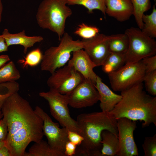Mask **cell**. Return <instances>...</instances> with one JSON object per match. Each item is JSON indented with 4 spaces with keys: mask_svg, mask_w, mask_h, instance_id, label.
<instances>
[{
    "mask_svg": "<svg viewBox=\"0 0 156 156\" xmlns=\"http://www.w3.org/2000/svg\"><path fill=\"white\" fill-rule=\"evenodd\" d=\"M34 110L43 120V133L47 138L48 144L52 148L64 154L65 145L68 141V130L65 127L60 128L58 123L53 122L40 107L36 106Z\"/></svg>",
    "mask_w": 156,
    "mask_h": 156,
    "instance_id": "cell-10",
    "label": "cell"
},
{
    "mask_svg": "<svg viewBox=\"0 0 156 156\" xmlns=\"http://www.w3.org/2000/svg\"><path fill=\"white\" fill-rule=\"evenodd\" d=\"M77 145L68 141L66 143L64 151L66 156H73L75 155Z\"/></svg>",
    "mask_w": 156,
    "mask_h": 156,
    "instance_id": "cell-34",
    "label": "cell"
},
{
    "mask_svg": "<svg viewBox=\"0 0 156 156\" xmlns=\"http://www.w3.org/2000/svg\"><path fill=\"white\" fill-rule=\"evenodd\" d=\"M10 60L9 56L7 55H0V68Z\"/></svg>",
    "mask_w": 156,
    "mask_h": 156,
    "instance_id": "cell-37",
    "label": "cell"
},
{
    "mask_svg": "<svg viewBox=\"0 0 156 156\" xmlns=\"http://www.w3.org/2000/svg\"><path fill=\"white\" fill-rule=\"evenodd\" d=\"M143 25L141 30L148 36L154 38L156 37V3L153 6L151 13L149 15L144 14L142 17Z\"/></svg>",
    "mask_w": 156,
    "mask_h": 156,
    "instance_id": "cell-23",
    "label": "cell"
},
{
    "mask_svg": "<svg viewBox=\"0 0 156 156\" xmlns=\"http://www.w3.org/2000/svg\"><path fill=\"white\" fill-rule=\"evenodd\" d=\"M84 140L75 155L101 156V134L109 131L118 137L117 119L109 112L101 111L78 115L76 120Z\"/></svg>",
    "mask_w": 156,
    "mask_h": 156,
    "instance_id": "cell-3",
    "label": "cell"
},
{
    "mask_svg": "<svg viewBox=\"0 0 156 156\" xmlns=\"http://www.w3.org/2000/svg\"><path fill=\"white\" fill-rule=\"evenodd\" d=\"M105 3L106 14L119 22L127 21L133 15L131 0H105Z\"/></svg>",
    "mask_w": 156,
    "mask_h": 156,
    "instance_id": "cell-15",
    "label": "cell"
},
{
    "mask_svg": "<svg viewBox=\"0 0 156 156\" xmlns=\"http://www.w3.org/2000/svg\"><path fill=\"white\" fill-rule=\"evenodd\" d=\"M1 110L8 128L5 145L12 156H24L30 142L42 139V118L18 92L5 100Z\"/></svg>",
    "mask_w": 156,
    "mask_h": 156,
    "instance_id": "cell-1",
    "label": "cell"
},
{
    "mask_svg": "<svg viewBox=\"0 0 156 156\" xmlns=\"http://www.w3.org/2000/svg\"><path fill=\"white\" fill-rule=\"evenodd\" d=\"M3 10V6L1 0H0V23L2 20V15Z\"/></svg>",
    "mask_w": 156,
    "mask_h": 156,
    "instance_id": "cell-38",
    "label": "cell"
},
{
    "mask_svg": "<svg viewBox=\"0 0 156 156\" xmlns=\"http://www.w3.org/2000/svg\"><path fill=\"white\" fill-rule=\"evenodd\" d=\"M125 55L110 52L101 66L103 71L109 74L123 66L125 64Z\"/></svg>",
    "mask_w": 156,
    "mask_h": 156,
    "instance_id": "cell-21",
    "label": "cell"
},
{
    "mask_svg": "<svg viewBox=\"0 0 156 156\" xmlns=\"http://www.w3.org/2000/svg\"><path fill=\"white\" fill-rule=\"evenodd\" d=\"M101 137V156H116L119 149L118 137L107 130L102 131Z\"/></svg>",
    "mask_w": 156,
    "mask_h": 156,
    "instance_id": "cell-18",
    "label": "cell"
},
{
    "mask_svg": "<svg viewBox=\"0 0 156 156\" xmlns=\"http://www.w3.org/2000/svg\"><path fill=\"white\" fill-rule=\"evenodd\" d=\"M8 128L6 122L3 118L0 120V140L5 141L8 134Z\"/></svg>",
    "mask_w": 156,
    "mask_h": 156,
    "instance_id": "cell-33",
    "label": "cell"
},
{
    "mask_svg": "<svg viewBox=\"0 0 156 156\" xmlns=\"http://www.w3.org/2000/svg\"><path fill=\"white\" fill-rule=\"evenodd\" d=\"M20 77V72L13 61H10L0 68V84L16 81Z\"/></svg>",
    "mask_w": 156,
    "mask_h": 156,
    "instance_id": "cell-22",
    "label": "cell"
},
{
    "mask_svg": "<svg viewBox=\"0 0 156 156\" xmlns=\"http://www.w3.org/2000/svg\"><path fill=\"white\" fill-rule=\"evenodd\" d=\"M73 56L68 65L73 67L85 79L91 80L95 84L97 75L93 70L96 65L83 49L73 52Z\"/></svg>",
    "mask_w": 156,
    "mask_h": 156,
    "instance_id": "cell-14",
    "label": "cell"
},
{
    "mask_svg": "<svg viewBox=\"0 0 156 156\" xmlns=\"http://www.w3.org/2000/svg\"><path fill=\"white\" fill-rule=\"evenodd\" d=\"M67 94L69 105L76 109L92 106L99 99V95L95 84L91 80L85 78Z\"/></svg>",
    "mask_w": 156,
    "mask_h": 156,
    "instance_id": "cell-12",
    "label": "cell"
},
{
    "mask_svg": "<svg viewBox=\"0 0 156 156\" xmlns=\"http://www.w3.org/2000/svg\"><path fill=\"white\" fill-rule=\"evenodd\" d=\"M56 47L47 49L43 55L41 69L51 74L64 65L70 60V54L76 50L83 49L81 40H74L67 33L65 32Z\"/></svg>",
    "mask_w": 156,
    "mask_h": 156,
    "instance_id": "cell-5",
    "label": "cell"
},
{
    "mask_svg": "<svg viewBox=\"0 0 156 156\" xmlns=\"http://www.w3.org/2000/svg\"><path fill=\"white\" fill-rule=\"evenodd\" d=\"M110 36L99 33L89 39H82L83 49L96 66H102L110 53L108 44Z\"/></svg>",
    "mask_w": 156,
    "mask_h": 156,
    "instance_id": "cell-13",
    "label": "cell"
},
{
    "mask_svg": "<svg viewBox=\"0 0 156 156\" xmlns=\"http://www.w3.org/2000/svg\"><path fill=\"white\" fill-rule=\"evenodd\" d=\"M145 74V66L141 60L133 63L125 64L108 75L113 90L121 92L143 82Z\"/></svg>",
    "mask_w": 156,
    "mask_h": 156,
    "instance_id": "cell-8",
    "label": "cell"
},
{
    "mask_svg": "<svg viewBox=\"0 0 156 156\" xmlns=\"http://www.w3.org/2000/svg\"><path fill=\"white\" fill-rule=\"evenodd\" d=\"M5 145V141L0 140V148Z\"/></svg>",
    "mask_w": 156,
    "mask_h": 156,
    "instance_id": "cell-39",
    "label": "cell"
},
{
    "mask_svg": "<svg viewBox=\"0 0 156 156\" xmlns=\"http://www.w3.org/2000/svg\"><path fill=\"white\" fill-rule=\"evenodd\" d=\"M39 95L47 101L51 115L62 126L66 128L68 131L80 134L81 130L77 121L70 116L67 94H62L55 90L50 89L47 92H40Z\"/></svg>",
    "mask_w": 156,
    "mask_h": 156,
    "instance_id": "cell-7",
    "label": "cell"
},
{
    "mask_svg": "<svg viewBox=\"0 0 156 156\" xmlns=\"http://www.w3.org/2000/svg\"><path fill=\"white\" fill-rule=\"evenodd\" d=\"M3 117V115L2 112L1 110H0V120Z\"/></svg>",
    "mask_w": 156,
    "mask_h": 156,
    "instance_id": "cell-40",
    "label": "cell"
},
{
    "mask_svg": "<svg viewBox=\"0 0 156 156\" xmlns=\"http://www.w3.org/2000/svg\"><path fill=\"white\" fill-rule=\"evenodd\" d=\"M134 9L133 15L138 28L142 29L143 22L142 17L151 7L150 0H131Z\"/></svg>",
    "mask_w": 156,
    "mask_h": 156,
    "instance_id": "cell-25",
    "label": "cell"
},
{
    "mask_svg": "<svg viewBox=\"0 0 156 156\" xmlns=\"http://www.w3.org/2000/svg\"><path fill=\"white\" fill-rule=\"evenodd\" d=\"M125 33L129 40L128 49L125 55V64L137 62L145 57L156 55V42L154 38L138 28L127 29Z\"/></svg>",
    "mask_w": 156,
    "mask_h": 156,
    "instance_id": "cell-6",
    "label": "cell"
},
{
    "mask_svg": "<svg viewBox=\"0 0 156 156\" xmlns=\"http://www.w3.org/2000/svg\"><path fill=\"white\" fill-rule=\"evenodd\" d=\"M42 56L40 49L37 48L29 53L24 59L19 60L18 62L23 68L35 66L41 62Z\"/></svg>",
    "mask_w": 156,
    "mask_h": 156,
    "instance_id": "cell-26",
    "label": "cell"
},
{
    "mask_svg": "<svg viewBox=\"0 0 156 156\" xmlns=\"http://www.w3.org/2000/svg\"><path fill=\"white\" fill-rule=\"evenodd\" d=\"M129 38L125 33L110 35L108 48L110 52L125 54L129 47Z\"/></svg>",
    "mask_w": 156,
    "mask_h": 156,
    "instance_id": "cell-20",
    "label": "cell"
},
{
    "mask_svg": "<svg viewBox=\"0 0 156 156\" xmlns=\"http://www.w3.org/2000/svg\"><path fill=\"white\" fill-rule=\"evenodd\" d=\"M95 86L99 95L101 109L102 111L110 112L120 101L122 96L114 92L98 75Z\"/></svg>",
    "mask_w": 156,
    "mask_h": 156,
    "instance_id": "cell-16",
    "label": "cell"
},
{
    "mask_svg": "<svg viewBox=\"0 0 156 156\" xmlns=\"http://www.w3.org/2000/svg\"><path fill=\"white\" fill-rule=\"evenodd\" d=\"M1 35L8 47L14 45L23 46L25 54L27 53L28 48L33 47L36 43L42 42L43 40V38L40 36H26L24 30L18 33L12 34L10 33L7 29H5Z\"/></svg>",
    "mask_w": 156,
    "mask_h": 156,
    "instance_id": "cell-17",
    "label": "cell"
},
{
    "mask_svg": "<svg viewBox=\"0 0 156 156\" xmlns=\"http://www.w3.org/2000/svg\"><path fill=\"white\" fill-rule=\"evenodd\" d=\"M0 156H12L10 150L5 145L0 148Z\"/></svg>",
    "mask_w": 156,
    "mask_h": 156,
    "instance_id": "cell-36",
    "label": "cell"
},
{
    "mask_svg": "<svg viewBox=\"0 0 156 156\" xmlns=\"http://www.w3.org/2000/svg\"><path fill=\"white\" fill-rule=\"evenodd\" d=\"M142 60L145 66L146 73L156 70V55L145 57Z\"/></svg>",
    "mask_w": 156,
    "mask_h": 156,
    "instance_id": "cell-31",
    "label": "cell"
},
{
    "mask_svg": "<svg viewBox=\"0 0 156 156\" xmlns=\"http://www.w3.org/2000/svg\"><path fill=\"white\" fill-rule=\"evenodd\" d=\"M67 0H43L36 15L40 27L55 33L59 41L64 33L66 19L72 14Z\"/></svg>",
    "mask_w": 156,
    "mask_h": 156,
    "instance_id": "cell-4",
    "label": "cell"
},
{
    "mask_svg": "<svg viewBox=\"0 0 156 156\" xmlns=\"http://www.w3.org/2000/svg\"><path fill=\"white\" fill-rule=\"evenodd\" d=\"M8 47L4 39L1 35H0V53L8 51Z\"/></svg>",
    "mask_w": 156,
    "mask_h": 156,
    "instance_id": "cell-35",
    "label": "cell"
},
{
    "mask_svg": "<svg viewBox=\"0 0 156 156\" xmlns=\"http://www.w3.org/2000/svg\"><path fill=\"white\" fill-rule=\"evenodd\" d=\"M68 141L78 146L81 145L84 140L83 137L79 133L69 130L68 132Z\"/></svg>",
    "mask_w": 156,
    "mask_h": 156,
    "instance_id": "cell-32",
    "label": "cell"
},
{
    "mask_svg": "<svg viewBox=\"0 0 156 156\" xmlns=\"http://www.w3.org/2000/svg\"><path fill=\"white\" fill-rule=\"evenodd\" d=\"M19 84L16 81L0 84V110L5 100L11 94L18 92Z\"/></svg>",
    "mask_w": 156,
    "mask_h": 156,
    "instance_id": "cell-27",
    "label": "cell"
},
{
    "mask_svg": "<svg viewBox=\"0 0 156 156\" xmlns=\"http://www.w3.org/2000/svg\"><path fill=\"white\" fill-rule=\"evenodd\" d=\"M99 32V29L97 27L88 25L82 23L79 25L74 33L83 39H86L94 37Z\"/></svg>",
    "mask_w": 156,
    "mask_h": 156,
    "instance_id": "cell-28",
    "label": "cell"
},
{
    "mask_svg": "<svg viewBox=\"0 0 156 156\" xmlns=\"http://www.w3.org/2000/svg\"><path fill=\"white\" fill-rule=\"evenodd\" d=\"M67 4L82 5L90 13H92L94 10H98L102 13L105 17L106 15L105 0H67Z\"/></svg>",
    "mask_w": 156,
    "mask_h": 156,
    "instance_id": "cell-24",
    "label": "cell"
},
{
    "mask_svg": "<svg viewBox=\"0 0 156 156\" xmlns=\"http://www.w3.org/2000/svg\"><path fill=\"white\" fill-rule=\"evenodd\" d=\"M24 156H65L62 153L52 148L48 142L43 140L35 142L29 148L28 152H25Z\"/></svg>",
    "mask_w": 156,
    "mask_h": 156,
    "instance_id": "cell-19",
    "label": "cell"
},
{
    "mask_svg": "<svg viewBox=\"0 0 156 156\" xmlns=\"http://www.w3.org/2000/svg\"><path fill=\"white\" fill-rule=\"evenodd\" d=\"M51 74L47 80V85L50 89L64 94L70 92L85 79L68 64L57 69Z\"/></svg>",
    "mask_w": 156,
    "mask_h": 156,
    "instance_id": "cell-9",
    "label": "cell"
},
{
    "mask_svg": "<svg viewBox=\"0 0 156 156\" xmlns=\"http://www.w3.org/2000/svg\"><path fill=\"white\" fill-rule=\"evenodd\" d=\"M142 148L144 156H156V134L145 138Z\"/></svg>",
    "mask_w": 156,
    "mask_h": 156,
    "instance_id": "cell-29",
    "label": "cell"
},
{
    "mask_svg": "<svg viewBox=\"0 0 156 156\" xmlns=\"http://www.w3.org/2000/svg\"><path fill=\"white\" fill-rule=\"evenodd\" d=\"M143 81L146 90L150 94L155 96L156 95V70L146 73Z\"/></svg>",
    "mask_w": 156,
    "mask_h": 156,
    "instance_id": "cell-30",
    "label": "cell"
},
{
    "mask_svg": "<svg viewBox=\"0 0 156 156\" xmlns=\"http://www.w3.org/2000/svg\"><path fill=\"white\" fill-rule=\"evenodd\" d=\"M119 149L116 156H138V149L133 133L137 128L136 121L125 118L117 119Z\"/></svg>",
    "mask_w": 156,
    "mask_h": 156,
    "instance_id": "cell-11",
    "label": "cell"
},
{
    "mask_svg": "<svg viewBox=\"0 0 156 156\" xmlns=\"http://www.w3.org/2000/svg\"><path fill=\"white\" fill-rule=\"evenodd\" d=\"M122 98L109 112L117 119L125 118L142 122L143 127L156 126V97L148 94L142 82L121 92Z\"/></svg>",
    "mask_w": 156,
    "mask_h": 156,
    "instance_id": "cell-2",
    "label": "cell"
}]
</instances>
